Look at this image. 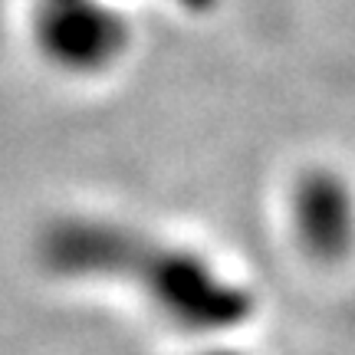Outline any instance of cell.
I'll list each match as a JSON object with an SVG mask.
<instances>
[{
  "instance_id": "cell-1",
  "label": "cell",
  "mask_w": 355,
  "mask_h": 355,
  "mask_svg": "<svg viewBox=\"0 0 355 355\" xmlns=\"http://www.w3.org/2000/svg\"><path fill=\"white\" fill-rule=\"evenodd\" d=\"M43 263L60 277L135 279L171 322L198 332L243 326L254 296L217 277L201 257L145 241L141 234L99 220H63L40 243Z\"/></svg>"
},
{
  "instance_id": "cell-2",
  "label": "cell",
  "mask_w": 355,
  "mask_h": 355,
  "mask_svg": "<svg viewBox=\"0 0 355 355\" xmlns=\"http://www.w3.org/2000/svg\"><path fill=\"white\" fill-rule=\"evenodd\" d=\"M293 224L306 254L332 263L343 260L355 243L352 188L332 171H309L293 194Z\"/></svg>"
},
{
  "instance_id": "cell-3",
  "label": "cell",
  "mask_w": 355,
  "mask_h": 355,
  "mask_svg": "<svg viewBox=\"0 0 355 355\" xmlns=\"http://www.w3.org/2000/svg\"><path fill=\"white\" fill-rule=\"evenodd\" d=\"M211 355H230V352H211Z\"/></svg>"
}]
</instances>
